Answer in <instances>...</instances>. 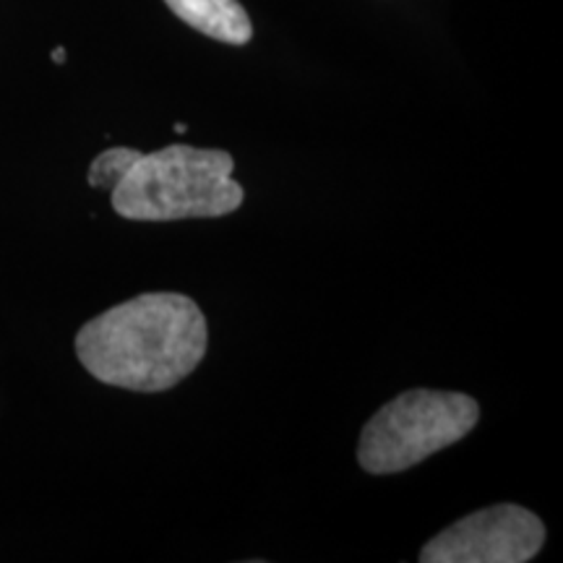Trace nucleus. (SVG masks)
Wrapping results in <instances>:
<instances>
[{
    "label": "nucleus",
    "instance_id": "4",
    "mask_svg": "<svg viewBox=\"0 0 563 563\" xmlns=\"http://www.w3.org/2000/svg\"><path fill=\"white\" fill-rule=\"evenodd\" d=\"M545 525L538 514L496 504L449 525L422 545V563H527L543 551Z\"/></svg>",
    "mask_w": 563,
    "mask_h": 563
},
{
    "label": "nucleus",
    "instance_id": "6",
    "mask_svg": "<svg viewBox=\"0 0 563 563\" xmlns=\"http://www.w3.org/2000/svg\"><path fill=\"white\" fill-rule=\"evenodd\" d=\"M139 154L141 152L131 150V146H112V150L97 154L95 162L89 165V186L102 188V191H112Z\"/></svg>",
    "mask_w": 563,
    "mask_h": 563
},
{
    "label": "nucleus",
    "instance_id": "7",
    "mask_svg": "<svg viewBox=\"0 0 563 563\" xmlns=\"http://www.w3.org/2000/svg\"><path fill=\"white\" fill-rule=\"evenodd\" d=\"M53 60H55V63H66V51H63V47H55V51H53Z\"/></svg>",
    "mask_w": 563,
    "mask_h": 563
},
{
    "label": "nucleus",
    "instance_id": "8",
    "mask_svg": "<svg viewBox=\"0 0 563 563\" xmlns=\"http://www.w3.org/2000/svg\"><path fill=\"white\" fill-rule=\"evenodd\" d=\"M188 125L186 123H175V133H186Z\"/></svg>",
    "mask_w": 563,
    "mask_h": 563
},
{
    "label": "nucleus",
    "instance_id": "5",
    "mask_svg": "<svg viewBox=\"0 0 563 563\" xmlns=\"http://www.w3.org/2000/svg\"><path fill=\"white\" fill-rule=\"evenodd\" d=\"M180 21L224 45H245L253 37L249 13L238 0H165Z\"/></svg>",
    "mask_w": 563,
    "mask_h": 563
},
{
    "label": "nucleus",
    "instance_id": "3",
    "mask_svg": "<svg viewBox=\"0 0 563 563\" xmlns=\"http://www.w3.org/2000/svg\"><path fill=\"white\" fill-rule=\"evenodd\" d=\"M481 405L470 394L410 389L365 422L357 462L371 475L405 473L473 433Z\"/></svg>",
    "mask_w": 563,
    "mask_h": 563
},
{
    "label": "nucleus",
    "instance_id": "1",
    "mask_svg": "<svg viewBox=\"0 0 563 563\" xmlns=\"http://www.w3.org/2000/svg\"><path fill=\"white\" fill-rule=\"evenodd\" d=\"M199 302L180 292H146L84 323L76 355L97 382L129 391H167L207 355Z\"/></svg>",
    "mask_w": 563,
    "mask_h": 563
},
{
    "label": "nucleus",
    "instance_id": "2",
    "mask_svg": "<svg viewBox=\"0 0 563 563\" xmlns=\"http://www.w3.org/2000/svg\"><path fill=\"white\" fill-rule=\"evenodd\" d=\"M235 159L220 150L173 144L139 154L112 188V209L123 220L173 222L224 217L243 207V186L232 178Z\"/></svg>",
    "mask_w": 563,
    "mask_h": 563
}]
</instances>
